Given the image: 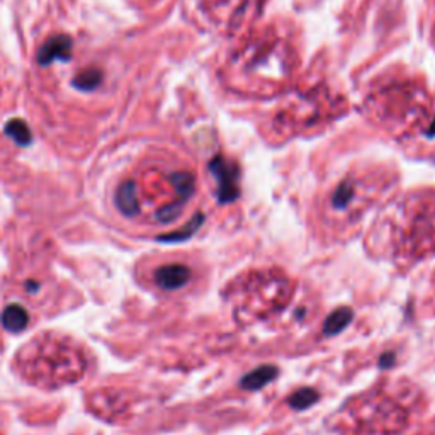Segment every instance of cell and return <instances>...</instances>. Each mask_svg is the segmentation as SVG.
I'll return each instance as SVG.
<instances>
[{
  "instance_id": "1",
  "label": "cell",
  "mask_w": 435,
  "mask_h": 435,
  "mask_svg": "<svg viewBox=\"0 0 435 435\" xmlns=\"http://www.w3.org/2000/svg\"><path fill=\"white\" fill-rule=\"evenodd\" d=\"M209 172L218 180V201L221 205H230L237 201L240 196V186H238V167L226 162L221 156H216L209 162Z\"/></svg>"
},
{
  "instance_id": "2",
  "label": "cell",
  "mask_w": 435,
  "mask_h": 435,
  "mask_svg": "<svg viewBox=\"0 0 435 435\" xmlns=\"http://www.w3.org/2000/svg\"><path fill=\"white\" fill-rule=\"evenodd\" d=\"M191 279V269L184 264H167L155 270V282L160 289L175 291Z\"/></svg>"
},
{
  "instance_id": "3",
  "label": "cell",
  "mask_w": 435,
  "mask_h": 435,
  "mask_svg": "<svg viewBox=\"0 0 435 435\" xmlns=\"http://www.w3.org/2000/svg\"><path fill=\"white\" fill-rule=\"evenodd\" d=\"M70 52H72V39L65 34H58L43 45L38 53V61L41 65H50L57 60H68Z\"/></svg>"
},
{
  "instance_id": "4",
  "label": "cell",
  "mask_w": 435,
  "mask_h": 435,
  "mask_svg": "<svg viewBox=\"0 0 435 435\" xmlns=\"http://www.w3.org/2000/svg\"><path fill=\"white\" fill-rule=\"evenodd\" d=\"M116 206L124 216H135L140 209L138 196H136V186L133 180H126L121 184L116 192Z\"/></svg>"
},
{
  "instance_id": "5",
  "label": "cell",
  "mask_w": 435,
  "mask_h": 435,
  "mask_svg": "<svg viewBox=\"0 0 435 435\" xmlns=\"http://www.w3.org/2000/svg\"><path fill=\"white\" fill-rule=\"evenodd\" d=\"M277 376H279V371H277L276 366H260L252 372H249V374H245L240 384L244 390L258 391L264 386H267L269 383H272Z\"/></svg>"
},
{
  "instance_id": "6",
  "label": "cell",
  "mask_w": 435,
  "mask_h": 435,
  "mask_svg": "<svg viewBox=\"0 0 435 435\" xmlns=\"http://www.w3.org/2000/svg\"><path fill=\"white\" fill-rule=\"evenodd\" d=\"M0 323H2V327L7 332L21 333L27 327V323H29V315H27L24 307H21V304H9L2 311Z\"/></svg>"
},
{
  "instance_id": "7",
  "label": "cell",
  "mask_w": 435,
  "mask_h": 435,
  "mask_svg": "<svg viewBox=\"0 0 435 435\" xmlns=\"http://www.w3.org/2000/svg\"><path fill=\"white\" fill-rule=\"evenodd\" d=\"M352 318H354V311H352L351 308L342 307L335 309V311L330 313V315L327 316V320H325L323 333L327 337L339 335L340 332H344L348 325H351Z\"/></svg>"
},
{
  "instance_id": "8",
  "label": "cell",
  "mask_w": 435,
  "mask_h": 435,
  "mask_svg": "<svg viewBox=\"0 0 435 435\" xmlns=\"http://www.w3.org/2000/svg\"><path fill=\"white\" fill-rule=\"evenodd\" d=\"M202 221H205V214L198 213L194 218L184 226L182 230L174 231V233H168V235H160L156 240L158 242H165V244H175V242H184V240H189L192 235L196 233L199 228H201Z\"/></svg>"
},
{
  "instance_id": "9",
  "label": "cell",
  "mask_w": 435,
  "mask_h": 435,
  "mask_svg": "<svg viewBox=\"0 0 435 435\" xmlns=\"http://www.w3.org/2000/svg\"><path fill=\"white\" fill-rule=\"evenodd\" d=\"M320 399V393L313 388H301L297 390L296 393H293L291 397L288 398V403L291 408L295 410H307L309 406L315 405L316 401Z\"/></svg>"
},
{
  "instance_id": "10",
  "label": "cell",
  "mask_w": 435,
  "mask_h": 435,
  "mask_svg": "<svg viewBox=\"0 0 435 435\" xmlns=\"http://www.w3.org/2000/svg\"><path fill=\"white\" fill-rule=\"evenodd\" d=\"M170 180H172V184H174L175 191L179 192L180 201L186 202L187 199L194 194V189H196L194 177H192L191 174H187V172H177V174H172Z\"/></svg>"
},
{
  "instance_id": "11",
  "label": "cell",
  "mask_w": 435,
  "mask_h": 435,
  "mask_svg": "<svg viewBox=\"0 0 435 435\" xmlns=\"http://www.w3.org/2000/svg\"><path fill=\"white\" fill-rule=\"evenodd\" d=\"M6 133L15 141V143L21 145V147H26V145L31 143V131L22 121L19 119L10 121L6 126Z\"/></svg>"
},
{
  "instance_id": "12",
  "label": "cell",
  "mask_w": 435,
  "mask_h": 435,
  "mask_svg": "<svg viewBox=\"0 0 435 435\" xmlns=\"http://www.w3.org/2000/svg\"><path fill=\"white\" fill-rule=\"evenodd\" d=\"M352 198H354V187H352L351 182H342L339 187H337L335 194L332 198V205L337 207V209H344L351 205Z\"/></svg>"
},
{
  "instance_id": "13",
  "label": "cell",
  "mask_w": 435,
  "mask_h": 435,
  "mask_svg": "<svg viewBox=\"0 0 435 435\" xmlns=\"http://www.w3.org/2000/svg\"><path fill=\"white\" fill-rule=\"evenodd\" d=\"M101 78H103V73L97 72V70H85V72H82L80 75L75 77L73 84H75L78 89L90 90L99 85Z\"/></svg>"
},
{
  "instance_id": "14",
  "label": "cell",
  "mask_w": 435,
  "mask_h": 435,
  "mask_svg": "<svg viewBox=\"0 0 435 435\" xmlns=\"http://www.w3.org/2000/svg\"><path fill=\"white\" fill-rule=\"evenodd\" d=\"M182 205L184 202L179 201V202H174V205H170V206L162 207V209L156 213V218H158V221L170 223V221H174V219H177L179 214H180V209H182Z\"/></svg>"
},
{
  "instance_id": "15",
  "label": "cell",
  "mask_w": 435,
  "mask_h": 435,
  "mask_svg": "<svg viewBox=\"0 0 435 435\" xmlns=\"http://www.w3.org/2000/svg\"><path fill=\"white\" fill-rule=\"evenodd\" d=\"M393 359H395V354H383L381 362H379V366H381V367L391 366V364H393Z\"/></svg>"
}]
</instances>
